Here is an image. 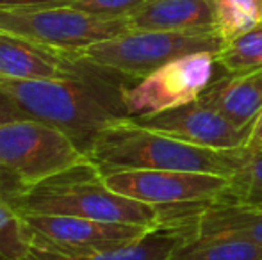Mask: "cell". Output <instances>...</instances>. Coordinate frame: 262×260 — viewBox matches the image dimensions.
Wrapping results in <instances>:
<instances>
[{"instance_id": "obj_1", "label": "cell", "mask_w": 262, "mask_h": 260, "mask_svg": "<svg viewBox=\"0 0 262 260\" xmlns=\"http://www.w3.org/2000/svg\"><path fill=\"white\" fill-rule=\"evenodd\" d=\"M127 77L98 68L80 79H11L0 75V91L24 118L52 125L88 153L107 127L130 118L123 104Z\"/></svg>"}, {"instance_id": "obj_2", "label": "cell", "mask_w": 262, "mask_h": 260, "mask_svg": "<svg viewBox=\"0 0 262 260\" xmlns=\"http://www.w3.org/2000/svg\"><path fill=\"white\" fill-rule=\"evenodd\" d=\"M88 157L102 177L127 170L196 171L232 177L246 160L248 148L196 146L138 125L132 118H123L95 139Z\"/></svg>"}, {"instance_id": "obj_3", "label": "cell", "mask_w": 262, "mask_h": 260, "mask_svg": "<svg viewBox=\"0 0 262 260\" xmlns=\"http://www.w3.org/2000/svg\"><path fill=\"white\" fill-rule=\"evenodd\" d=\"M11 205L20 214L79 216L146 228H159L164 223L162 208L118 195L107 187L93 162L25 189Z\"/></svg>"}, {"instance_id": "obj_4", "label": "cell", "mask_w": 262, "mask_h": 260, "mask_svg": "<svg viewBox=\"0 0 262 260\" xmlns=\"http://www.w3.org/2000/svg\"><path fill=\"white\" fill-rule=\"evenodd\" d=\"M223 45L225 41L214 29L128 31L116 38L73 50L72 56L138 82L179 57L196 52L216 54Z\"/></svg>"}, {"instance_id": "obj_5", "label": "cell", "mask_w": 262, "mask_h": 260, "mask_svg": "<svg viewBox=\"0 0 262 260\" xmlns=\"http://www.w3.org/2000/svg\"><path fill=\"white\" fill-rule=\"evenodd\" d=\"M90 162L88 153L52 125L31 118L0 125V166L21 178L27 189Z\"/></svg>"}, {"instance_id": "obj_6", "label": "cell", "mask_w": 262, "mask_h": 260, "mask_svg": "<svg viewBox=\"0 0 262 260\" xmlns=\"http://www.w3.org/2000/svg\"><path fill=\"white\" fill-rule=\"evenodd\" d=\"M128 31L127 18H102L70 6L0 7V32L66 52Z\"/></svg>"}, {"instance_id": "obj_7", "label": "cell", "mask_w": 262, "mask_h": 260, "mask_svg": "<svg viewBox=\"0 0 262 260\" xmlns=\"http://www.w3.org/2000/svg\"><path fill=\"white\" fill-rule=\"evenodd\" d=\"M27 244L41 246L59 253L88 255L118 250L143 239L156 228L139 225L109 223L79 216L20 214Z\"/></svg>"}, {"instance_id": "obj_8", "label": "cell", "mask_w": 262, "mask_h": 260, "mask_svg": "<svg viewBox=\"0 0 262 260\" xmlns=\"http://www.w3.org/2000/svg\"><path fill=\"white\" fill-rule=\"evenodd\" d=\"M216 59L210 52H196L161 66L128 86L123 104L130 118L156 114L196 100L214 80Z\"/></svg>"}, {"instance_id": "obj_9", "label": "cell", "mask_w": 262, "mask_h": 260, "mask_svg": "<svg viewBox=\"0 0 262 260\" xmlns=\"http://www.w3.org/2000/svg\"><path fill=\"white\" fill-rule=\"evenodd\" d=\"M118 195L159 208L204 205L227 193L228 177L196 171L127 170L102 177Z\"/></svg>"}, {"instance_id": "obj_10", "label": "cell", "mask_w": 262, "mask_h": 260, "mask_svg": "<svg viewBox=\"0 0 262 260\" xmlns=\"http://www.w3.org/2000/svg\"><path fill=\"white\" fill-rule=\"evenodd\" d=\"M138 125L171 135L184 143L216 150L246 148L252 129H237L212 107L193 100L179 107L132 118Z\"/></svg>"}, {"instance_id": "obj_11", "label": "cell", "mask_w": 262, "mask_h": 260, "mask_svg": "<svg viewBox=\"0 0 262 260\" xmlns=\"http://www.w3.org/2000/svg\"><path fill=\"white\" fill-rule=\"evenodd\" d=\"M98 66L77 59L72 52L39 45L0 32V75L11 79H80Z\"/></svg>"}, {"instance_id": "obj_12", "label": "cell", "mask_w": 262, "mask_h": 260, "mask_svg": "<svg viewBox=\"0 0 262 260\" xmlns=\"http://www.w3.org/2000/svg\"><path fill=\"white\" fill-rule=\"evenodd\" d=\"M198 100L237 129H252L262 111V69L237 75L225 73L202 91Z\"/></svg>"}, {"instance_id": "obj_13", "label": "cell", "mask_w": 262, "mask_h": 260, "mask_svg": "<svg viewBox=\"0 0 262 260\" xmlns=\"http://www.w3.org/2000/svg\"><path fill=\"white\" fill-rule=\"evenodd\" d=\"M191 237H194V232L189 226L166 223L148 232L143 239L118 248V250L88 255H70L29 244L27 253L21 260H169L177 248L182 246Z\"/></svg>"}, {"instance_id": "obj_14", "label": "cell", "mask_w": 262, "mask_h": 260, "mask_svg": "<svg viewBox=\"0 0 262 260\" xmlns=\"http://www.w3.org/2000/svg\"><path fill=\"white\" fill-rule=\"evenodd\" d=\"M194 235L239 237L262 248V205L217 198L198 207Z\"/></svg>"}, {"instance_id": "obj_15", "label": "cell", "mask_w": 262, "mask_h": 260, "mask_svg": "<svg viewBox=\"0 0 262 260\" xmlns=\"http://www.w3.org/2000/svg\"><path fill=\"white\" fill-rule=\"evenodd\" d=\"M130 31L214 29L210 0H146L127 16Z\"/></svg>"}, {"instance_id": "obj_16", "label": "cell", "mask_w": 262, "mask_h": 260, "mask_svg": "<svg viewBox=\"0 0 262 260\" xmlns=\"http://www.w3.org/2000/svg\"><path fill=\"white\" fill-rule=\"evenodd\" d=\"M169 260H262V248L239 237L194 235L177 248Z\"/></svg>"}, {"instance_id": "obj_17", "label": "cell", "mask_w": 262, "mask_h": 260, "mask_svg": "<svg viewBox=\"0 0 262 260\" xmlns=\"http://www.w3.org/2000/svg\"><path fill=\"white\" fill-rule=\"evenodd\" d=\"M214 31L225 43L262 23V0H210Z\"/></svg>"}, {"instance_id": "obj_18", "label": "cell", "mask_w": 262, "mask_h": 260, "mask_svg": "<svg viewBox=\"0 0 262 260\" xmlns=\"http://www.w3.org/2000/svg\"><path fill=\"white\" fill-rule=\"evenodd\" d=\"M216 66L225 73H252L262 69V23L223 45L214 54Z\"/></svg>"}, {"instance_id": "obj_19", "label": "cell", "mask_w": 262, "mask_h": 260, "mask_svg": "<svg viewBox=\"0 0 262 260\" xmlns=\"http://www.w3.org/2000/svg\"><path fill=\"white\" fill-rule=\"evenodd\" d=\"M221 198L262 205V148L248 150L243 166L228 177V189Z\"/></svg>"}, {"instance_id": "obj_20", "label": "cell", "mask_w": 262, "mask_h": 260, "mask_svg": "<svg viewBox=\"0 0 262 260\" xmlns=\"http://www.w3.org/2000/svg\"><path fill=\"white\" fill-rule=\"evenodd\" d=\"M27 248L20 216L9 201L0 198V260H21Z\"/></svg>"}, {"instance_id": "obj_21", "label": "cell", "mask_w": 262, "mask_h": 260, "mask_svg": "<svg viewBox=\"0 0 262 260\" xmlns=\"http://www.w3.org/2000/svg\"><path fill=\"white\" fill-rule=\"evenodd\" d=\"M146 0H73L66 6L102 18H127Z\"/></svg>"}, {"instance_id": "obj_22", "label": "cell", "mask_w": 262, "mask_h": 260, "mask_svg": "<svg viewBox=\"0 0 262 260\" xmlns=\"http://www.w3.org/2000/svg\"><path fill=\"white\" fill-rule=\"evenodd\" d=\"M27 189V185L21 182V178H18L13 171H9L7 168L0 166V198L11 201L16 196H20L21 193Z\"/></svg>"}, {"instance_id": "obj_23", "label": "cell", "mask_w": 262, "mask_h": 260, "mask_svg": "<svg viewBox=\"0 0 262 260\" xmlns=\"http://www.w3.org/2000/svg\"><path fill=\"white\" fill-rule=\"evenodd\" d=\"M24 114L16 109L9 97L4 91H0V125L7 122H14V120H21Z\"/></svg>"}, {"instance_id": "obj_24", "label": "cell", "mask_w": 262, "mask_h": 260, "mask_svg": "<svg viewBox=\"0 0 262 260\" xmlns=\"http://www.w3.org/2000/svg\"><path fill=\"white\" fill-rule=\"evenodd\" d=\"M73 0H0V7H31V6H66Z\"/></svg>"}, {"instance_id": "obj_25", "label": "cell", "mask_w": 262, "mask_h": 260, "mask_svg": "<svg viewBox=\"0 0 262 260\" xmlns=\"http://www.w3.org/2000/svg\"><path fill=\"white\" fill-rule=\"evenodd\" d=\"M248 150H260L262 148V111L259 114V118L255 120L252 127V134H250L248 145H246Z\"/></svg>"}]
</instances>
